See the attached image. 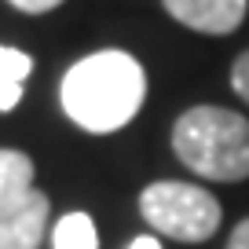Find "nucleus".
<instances>
[{
    "mask_svg": "<svg viewBox=\"0 0 249 249\" xmlns=\"http://www.w3.org/2000/svg\"><path fill=\"white\" fill-rule=\"evenodd\" d=\"M52 249H99L92 216L85 213H66L52 231Z\"/></svg>",
    "mask_w": 249,
    "mask_h": 249,
    "instance_id": "6e6552de",
    "label": "nucleus"
},
{
    "mask_svg": "<svg viewBox=\"0 0 249 249\" xmlns=\"http://www.w3.org/2000/svg\"><path fill=\"white\" fill-rule=\"evenodd\" d=\"M128 249H161V242H158V238H150V234H143V238H136Z\"/></svg>",
    "mask_w": 249,
    "mask_h": 249,
    "instance_id": "f8f14e48",
    "label": "nucleus"
},
{
    "mask_svg": "<svg viewBox=\"0 0 249 249\" xmlns=\"http://www.w3.org/2000/svg\"><path fill=\"white\" fill-rule=\"evenodd\" d=\"M140 213L176 242H205L220 227V202L205 187L183 179H158L143 187Z\"/></svg>",
    "mask_w": 249,
    "mask_h": 249,
    "instance_id": "7ed1b4c3",
    "label": "nucleus"
},
{
    "mask_svg": "<svg viewBox=\"0 0 249 249\" xmlns=\"http://www.w3.org/2000/svg\"><path fill=\"white\" fill-rule=\"evenodd\" d=\"M227 249H249V216L231 231V242H227Z\"/></svg>",
    "mask_w": 249,
    "mask_h": 249,
    "instance_id": "9b49d317",
    "label": "nucleus"
},
{
    "mask_svg": "<svg viewBox=\"0 0 249 249\" xmlns=\"http://www.w3.org/2000/svg\"><path fill=\"white\" fill-rule=\"evenodd\" d=\"M172 150L191 172L216 183L249 176V121L224 107H191L172 124Z\"/></svg>",
    "mask_w": 249,
    "mask_h": 249,
    "instance_id": "f03ea898",
    "label": "nucleus"
},
{
    "mask_svg": "<svg viewBox=\"0 0 249 249\" xmlns=\"http://www.w3.org/2000/svg\"><path fill=\"white\" fill-rule=\"evenodd\" d=\"M11 8H18V11H26V15H40V11H52V8H59L62 0H8Z\"/></svg>",
    "mask_w": 249,
    "mask_h": 249,
    "instance_id": "9d476101",
    "label": "nucleus"
},
{
    "mask_svg": "<svg viewBox=\"0 0 249 249\" xmlns=\"http://www.w3.org/2000/svg\"><path fill=\"white\" fill-rule=\"evenodd\" d=\"M161 4L176 22L213 37L234 33L249 11V0H161Z\"/></svg>",
    "mask_w": 249,
    "mask_h": 249,
    "instance_id": "39448f33",
    "label": "nucleus"
},
{
    "mask_svg": "<svg viewBox=\"0 0 249 249\" xmlns=\"http://www.w3.org/2000/svg\"><path fill=\"white\" fill-rule=\"evenodd\" d=\"M231 88L238 92V99L249 103V52H242L231 66Z\"/></svg>",
    "mask_w": 249,
    "mask_h": 249,
    "instance_id": "1a4fd4ad",
    "label": "nucleus"
},
{
    "mask_svg": "<svg viewBox=\"0 0 249 249\" xmlns=\"http://www.w3.org/2000/svg\"><path fill=\"white\" fill-rule=\"evenodd\" d=\"M33 191V161L22 150H0V205Z\"/></svg>",
    "mask_w": 249,
    "mask_h": 249,
    "instance_id": "0eeeda50",
    "label": "nucleus"
},
{
    "mask_svg": "<svg viewBox=\"0 0 249 249\" xmlns=\"http://www.w3.org/2000/svg\"><path fill=\"white\" fill-rule=\"evenodd\" d=\"M30 70H33V59L26 52L0 44V110H15Z\"/></svg>",
    "mask_w": 249,
    "mask_h": 249,
    "instance_id": "423d86ee",
    "label": "nucleus"
},
{
    "mask_svg": "<svg viewBox=\"0 0 249 249\" xmlns=\"http://www.w3.org/2000/svg\"><path fill=\"white\" fill-rule=\"evenodd\" d=\"M52 202L40 191H26L22 198L0 205V249H40L48 234Z\"/></svg>",
    "mask_w": 249,
    "mask_h": 249,
    "instance_id": "20e7f679",
    "label": "nucleus"
},
{
    "mask_svg": "<svg viewBox=\"0 0 249 249\" xmlns=\"http://www.w3.org/2000/svg\"><path fill=\"white\" fill-rule=\"evenodd\" d=\"M147 73L128 52H95L73 62L62 77L59 99L70 121L85 132H114L128 124L143 107Z\"/></svg>",
    "mask_w": 249,
    "mask_h": 249,
    "instance_id": "f257e3e1",
    "label": "nucleus"
}]
</instances>
